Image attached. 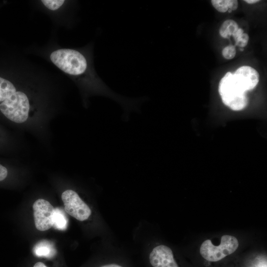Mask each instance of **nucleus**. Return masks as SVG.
Segmentation results:
<instances>
[{"label": "nucleus", "mask_w": 267, "mask_h": 267, "mask_svg": "<svg viewBox=\"0 0 267 267\" xmlns=\"http://www.w3.org/2000/svg\"><path fill=\"white\" fill-rule=\"evenodd\" d=\"M17 91L9 81L0 77V102H2Z\"/></svg>", "instance_id": "1a4fd4ad"}, {"label": "nucleus", "mask_w": 267, "mask_h": 267, "mask_svg": "<svg viewBox=\"0 0 267 267\" xmlns=\"http://www.w3.org/2000/svg\"><path fill=\"white\" fill-rule=\"evenodd\" d=\"M35 224L37 229L45 231L53 224L54 208L47 201L39 199L33 205Z\"/></svg>", "instance_id": "423d86ee"}, {"label": "nucleus", "mask_w": 267, "mask_h": 267, "mask_svg": "<svg viewBox=\"0 0 267 267\" xmlns=\"http://www.w3.org/2000/svg\"><path fill=\"white\" fill-rule=\"evenodd\" d=\"M238 245V241L235 237L224 235L222 237L221 244L218 246L213 245L210 240L204 241L200 246V253L205 260L217 262L234 253Z\"/></svg>", "instance_id": "20e7f679"}, {"label": "nucleus", "mask_w": 267, "mask_h": 267, "mask_svg": "<svg viewBox=\"0 0 267 267\" xmlns=\"http://www.w3.org/2000/svg\"><path fill=\"white\" fill-rule=\"evenodd\" d=\"M7 175V170L5 167L0 164V181L4 179Z\"/></svg>", "instance_id": "dca6fc26"}, {"label": "nucleus", "mask_w": 267, "mask_h": 267, "mask_svg": "<svg viewBox=\"0 0 267 267\" xmlns=\"http://www.w3.org/2000/svg\"><path fill=\"white\" fill-rule=\"evenodd\" d=\"M237 23L234 20L228 19L223 22L220 27L219 33L224 38H228L232 36L238 30Z\"/></svg>", "instance_id": "9d476101"}, {"label": "nucleus", "mask_w": 267, "mask_h": 267, "mask_svg": "<svg viewBox=\"0 0 267 267\" xmlns=\"http://www.w3.org/2000/svg\"><path fill=\"white\" fill-rule=\"evenodd\" d=\"M213 6L220 12H225L229 9V0H212Z\"/></svg>", "instance_id": "f8f14e48"}, {"label": "nucleus", "mask_w": 267, "mask_h": 267, "mask_svg": "<svg viewBox=\"0 0 267 267\" xmlns=\"http://www.w3.org/2000/svg\"><path fill=\"white\" fill-rule=\"evenodd\" d=\"M244 1L249 4H253L260 1L259 0H245Z\"/></svg>", "instance_id": "aec40b11"}, {"label": "nucleus", "mask_w": 267, "mask_h": 267, "mask_svg": "<svg viewBox=\"0 0 267 267\" xmlns=\"http://www.w3.org/2000/svg\"><path fill=\"white\" fill-rule=\"evenodd\" d=\"M153 267H178L170 248L160 245L154 247L149 256Z\"/></svg>", "instance_id": "0eeeda50"}, {"label": "nucleus", "mask_w": 267, "mask_h": 267, "mask_svg": "<svg viewBox=\"0 0 267 267\" xmlns=\"http://www.w3.org/2000/svg\"><path fill=\"white\" fill-rule=\"evenodd\" d=\"M29 110V98L21 91H16L0 104L1 112L9 120L18 124L26 121Z\"/></svg>", "instance_id": "7ed1b4c3"}, {"label": "nucleus", "mask_w": 267, "mask_h": 267, "mask_svg": "<svg viewBox=\"0 0 267 267\" xmlns=\"http://www.w3.org/2000/svg\"><path fill=\"white\" fill-rule=\"evenodd\" d=\"M249 39V38L248 34L243 33L234 39L235 41V45H237L240 47H245L247 44Z\"/></svg>", "instance_id": "2eb2a0df"}, {"label": "nucleus", "mask_w": 267, "mask_h": 267, "mask_svg": "<svg viewBox=\"0 0 267 267\" xmlns=\"http://www.w3.org/2000/svg\"><path fill=\"white\" fill-rule=\"evenodd\" d=\"M67 225L68 219L64 212L58 208H54L53 226L56 229L63 230Z\"/></svg>", "instance_id": "9b49d317"}, {"label": "nucleus", "mask_w": 267, "mask_h": 267, "mask_svg": "<svg viewBox=\"0 0 267 267\" xmlns=\"http://www.w3.org/2000/svg\"><path fill=\"white\" fill-rule=\"evenodd\" d=\"M61 198L65 211L77 220L83 221L90 216L91 211L89 207L75 191L71 189L64 191Z\"/></svg>", "instance_id": "39448f33"}, {"label": "nucleus", "mask_w": 267, "mask_h": 267, "mask_svg": "<svg viewBox=\"0 0 267 267\" xmlns=\"http://www.w3.org/2000/svg\"><path fill=\"white\" fill-rule=\"evenodd\" d=\"M100 267H123L116 264H109L104 265Z\"/></svg>", "instance_id": "a211bd4d"}, {"label": "nucleus", "mask_w": 267, "mask_h": 267, "mask_svg": "<svg viewBox=\"0 0 267 267\" xmlns=\"http://www.w3.org/2000/svg\"><path fill=\"white\" fill-rule=\"evenodd\" d=\"M33 251L37 256L48 258L52 257L56 254L53 245L46 240L42 241L37 244Z\"/></svg>", "instance_id": "6e6552de"}, {"label": "nucleus", "mask_w": 267, "mask_h": 267, "mask_svg": "<svg viewBox=\"0 0 267 267\" xmlns=\"http://www.w3.org/2000/svg\"><path fill=\"white\" fill-rule=\"evenodd\" d=\"M238 7V1L236 0H229V9L235 10Z\"/></svg>", "instance_id": "f3484780"}, {"label": "nucleus", "mask_w": 267, "mask_h": 267, "mask_svg": "<svg viewBox=\"0 0 267 267\" xmlns=\"http://www.w3.org/2000/svg\"><path fill=\"white\" fill-rule=\"evenodd\" d=\"M33 267H47L44 263L38 262L35 264Z\"/></svg>", "instance_id": "6ab92c4d"}, {"label": "nucleus", "mask_w": 267, "mask_h": 267, "mask_svg": "<svg viewBox=\"0 0 267 267\" xmlns=\"http://www.w3.org/2000/svg\"><path fill=\"white\" fill-rule=\"evenodd\" d=\"M222 56L227 59L233 58L236 54V49L234 45H229L225 47L222 51Z\"/></svg>", "instance_id": "4468645a"}, {"label": "nucleus", "mask_w": 267, "mask_h": 267, "mask_svg": "<svg viewBox=\"0 0 267 267\" xmlns=\"http://www.w3.org/2000/svg\"><path fill=\"white\" fill-rule=\"evenodd\" d=\"M49 58L65 73L87 81L93 91L109 98L113 96V91L92 72L90 61L82 52L74 49H58L52 52Z\"/></svg>", "instance_id": "f257e3e1"}, {"label": "nucleus", "mask_w": 267, "mask_h": 267, "mask_svg": "<svg viewBox=\"0 0 267 267\" xmlns=\"http://www.w3.org/2000/svg\"><path fill=\"white\" fill-rule=\"evenodd\" d=\"M259 81L258 72L248 66L240 67L233 74L226 73L219 85L222 102L234 111L243 109L248 103L247 92L254 89Z\"/></svg>", "instance_id": "f03ea898"}, {"label": "nucleus", "mask_w": 267, "mask_h": 267, "mask_svg": "<svg viewBox=\"0 0 267 267\" xmlns=\"http://www.w3.org/2000/svg\"><path fill=\"white\" fill-rule=\"evenodd\" d=\"M42 2L48 9L56 10L58 9L65 2L64 0H42Z\"/></svg>", "instance_id": "ddd939ff"}]
</instances>
